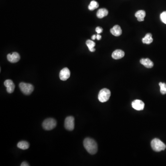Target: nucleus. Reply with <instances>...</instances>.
I'll list each match as a JSON object with an SVG mask.
<instances>
[{"label": "nucleus", "mask_w": 166, "mask_h": 166, "mask_svg": "<svg viewBox=\"0 0 166 166\" xmlns=\"http://www.w3.org/2000/svg\"><path fill=\"white\" fill-rule=\"evenodd\" d=\"M159 86L160 87V91L162 94H166V84L164 83L160 82L159 83Z\"/></svg>", "instance_id": "obj_20"}, {"label": "nucleus", "mask_w": 166, "mask_h": 166, "mask_svg": "<svg viewBox=\"0 0 166 166\" xmlns=\"http://www.w3.org/2000/svg\"><path fill=\"white\" fill-rule=\"evenodd\" d=\"M132 105L134 109L138 111L143 110L144 108V103L140 100H136L133 101Z\"/></svg>", "instance_id": "obj_9"}, {"label": "nucleus", "mask_w": 166, "mask_h": 166, "mask_svg": "<svg viewBox=\"0 0 166 166\" xmlns=\"http://www.w3.org/2000/svg\"><path fill=\"white\" fill-rule=\"evenodd\" d=\"M151 146L153 151L156 152H160L164 151L166 149V146L161 140L158 138H155L152 140Z\"/></svg>", "instance_id": "obj_2"}, {"label": "nucleus", "mask_w": 166, "mask_h": 166, "mask_svg": "<svg viewBox=\"0 0 166 166\" xmlns=\"http://www.w3.org/2000/svg\"><path fill=\"white\" fill-rule=\"evenodd\" d=\"M111 92L108 89L104 88L101 90L99 93L98 98L99 101L101 103L107 102L110 98Z\"/></svg>", "instance_id": "obj_3"}, {"label": "nucleus", "mask_w": 166, "mask_h": 166, "mask_svg": "<svg viewBox=\"0 0 166 166\" xmlns=\"http://www.w3.org/2000/svg\"><path fill=\"white\" fill-rule=\"evenodd\" d=\"M84 148L91 155L97 153L98 150V144L94 139L89 138H85L83 142Z\"/></svg>", "instance_id": "obj_1"}, {"label": "nucleus", "mask_w": 166, "mask_h": 166, "mask_svg": "<svg viewBox=\"0 0 166 166\" xmlns=\"http://www.w3.org/2000/svg\"><path fill=\"white\" fill-rule=\"evenodd\" d=\"M70 76V72L69 69L65 68L60 71V79L62 81H66L69 78Z\"/></svg>", "instance_id": "obj_7"}, {"label": "nucleus", "mask_w": 166, "mask_h": 166, "mask_svg": "<svg viewBox=\"0 0 166 166\" xmlns=\"http://www.w3.org/2000/svg\"><path fill=\"white\" fill-rule=\"evenodd\" d=\"M86 44L90 52H94L95 51V50L94 47L95 46V44L94 42L90 40H88L86 41Z\"/></svg>", "instance_id": "obj_18"}, {"label": "nucleus", "mask_w": 166, "mask_h": 166, "mask_svg": "<svg viewBox=\"0 0 166 166\" xmlns=\"http://www.w3.org/2000/svg\"><path fill=\"white\" fill-rule=\"evenodd\" d=\"M108 11L105 8H101L98 10L97 13V16L99 19H102L104 17L108 15Z\"/></svg>", "instance_id": "obj_16"}, {"label": "nucleus", "mask_w": 166, "mask_h": 166, "mask_svg": "<svg viewBox=\"0 0 166 166\" xmlns=\"http://www.w3.org/2000/svg\"><path fill=\"white\" fill-rule=\"evenodd\" d=\"M135 16L138 19V20L141 22L144 21V18L146 16V13L144 11L139 10L136 12Z\"/></svg>", "instance_id": "obj_14"}, {"label": "nucleus", "mask_w": 166, "mask_h": 166, "mask_svg": "<svg viewBox=\"0 0 166 166\" xmlns=\"http://www.w3.org/2000/svg\"><path fill=\"white\" fill-rule=\"evenodd\" d=\"M160 18H161L162 22L164 23V24H166V11L162 12L160 15Z\"/></svg>", "instance_id": "obj_21"}, {"label": "nucleus", "mask_w": 166, "mask_h": 166, "mask_svg": "<svg viewBox=\"0 0 166 166\" xmlns=\"http://www.w3.org/2000/svg\"><path fill=\"white\" fill-rule=\"evenodd\" d=\"M20 59V55L17 52H14L12 54H9L7 55V59L8 61L12 63L18 62Z\"/></svg>", "instance_id": "obj_8"}, {"label": "nucleus", "mask_w": 166, "mask_h": 166, "mask_svg": "<svg viewBox=\"0 0 166 166\" xmlns=\"http://www.w3.org/2000/svg\"><path fill=\"white\" fill-rule=\"evenodd\" d=\"M95 39H97V35H94L91 37V39L92 40H95Z\"/></svg>", "instance_id": "obj_25"}, {"label": "nucleus", "mask_w": 166, "mask_h": 166, "mask_svg": "<svg viewBox=\"0 0 166 166\" xmlns=\"http://www.w3.org/2000/svg\"><path fill=\"white\" fill-rule=\"evenodd\" d=\"M4 85L6 87L7 91L9 93H12L15 90V85L14 82L10 79H7L4 82Z\"/></svg>", "instance_id": "obj_10"}, {"label": "nucleus", "mask_w": 166, "mask_h": 166, "mask_svg": "<svg viewBox=\"0 0 166 166\" xmlns=\"http://www.w3.org/2000/svg\"><path fill=\"white\" fill-rule=\"evenodd\" d=\"M99 4L98 2L95 1H92L88 6V9L90 11H93L96 8H98Z\"/></svg>", "instance_id": "obj_19"}, {"label": "nucleus", "mask_w": 166, "mask_h": 166, "mask_svg": "<svg viewBox=\"0 0 166 166\" xmlns=\"http://www.w3.org/2000/svg\"><path fill=\"white\" fill-rule=\"evenodd\" d=\"M153 39L152 35L151 33H148L142 39L143 43L144 44H149L151 43H152Z\"/></svg>", "instance_id": "obj_15"}, {"label": "nucleus", "mask_w": 166, "mask_h": 166, "mask_svg": "<svg viewBox=\"0 0 166 166\" xmlns=\"http://www.w3.org/2000/svg\"><path fill=\"white\" fill-rule=\"evenodd\" d=\"M65 127L68 131H73L74 128V118L73 116H68L65 120Z\"/></svg>", "instance_id": "obj_6"}, {"label": "nucleus", "mask_w": 166, "mask_h": 166, "mask_svg": "<svg viewBox=\"0 0 166 166\" xmlns=\"http://www.w3.org/2000/svg\"><path fill=\"white\" fill-rule=\"evenodd\" d=\"M103 29L101 27L98 26L95 28V31L97 32L98 34H100L103 32Z\"/></svg>", "instance_id": "obj_22"}, {"label": "nucleus", "mask_w": 166, "mask_h": 166, "mask_svg": "<svg viewBox=\"0 0 166 166\" xmlns=\"http://www.w3.org/2000/svg\"><path fill=\"white\" fill-rule=\"evenodd\" d=\"M20 89L23 93L26 95H29L33 92L34 90V87L32 84L28 83L22 82L19 84Z\"/></svg>", "instance_id": "obj_4"}, {"label": "nucleus", "mask_w": 166, "mask_h": 166, "mask_svg": "<svg viewBox=\"0 0 166 166\" xmlns=\"http://www.w3.org/2000/svg\"><path fill=\"white\" fill-rule=\"evenodd\" d=\"M29 146H30L29 143L27 142V141H20L17 144V147L19 149H23V150L28 149L29 148Z\"/></svg>", "instance_id": "obj_17"}, {"label": "nucleus", "mask_w": 166, "mask_h": 166, "mask_svg": "<svg viewBox=\"0 0 166 166\" xmlns=\"http://www.w3.org/2000/svg\"><path fill=\"white\" fill-rule=\"evenodd\" d=\"M124 56V53L122 50H117L112 53V58L115 60L122 59Z\"/></svg>", "instance_id": "obj_11"}, {"label": "nucleus", "mask_w": 166, "mask_h": 166, "mask_svg": "<svg viewBox=\"0 0 166 166\" xmlns=\"http://www.w3.org/2000/svg\"><path fill=\"white\" fill-rule=\"evenodd\" d=\"M57 124L56 120L54 119L48 118L46 119L43 122V127L44 129L47 131H50L55 128Z\"/></svg>", "instance_id": "obj_5"}, {"label": "nucleus", "mask_w": 166, "mask_h": 166, "mask_svg": "<svg viewBox=\"0 0 166 166\" xmlns=\"http://www.w3.org/2000/svg\"><path fill=\"white\" fill-rule=\"evenodd\" d=\"M110 32L115 36H119L122 34V30L118 25H115L110 30Z\"/></svg>", "instance_id": "obj_13"}, {"label": "nucleus", "mask_w": 166, "mask_h": 166, "mask_svg": "<svg viewBox=\"0 0 166 166\" xmlns=\"http://www.w3.org/2000/svg\"><path fill=\"white\" fill-rule=\"evenodd\" d=\"M101 38H102V36L99 34H98L97 35V40H101Z\"/></svg>", "instance_id": "obj_24"}, {"label": "nucleus", "mask_w": 166, "mask_h": 166, "mask_svg": "<svg viewBox=\"0 0 166 166\" xmlns=\"http://www.w3.org/2000/svg\"><path fill=\"white\" fill-rule=\"evenodd\" d=\"M140 63L148 68H151L154 66L153 62L148 58H143L140 60Z\"/></svg>", "instance_id": "obj_12"}, {"label": "nucleus", "mask_w": 166, "mask_h": 166, "mask_svg": "<svg viewBox=\"0 0 166 166\" xmlns=\"http://www.w3.org/2000/svg\"><path fill=\"white\" fill-rule=\"evenodd\" d=\"M29 165L26 162H24L21 164V166H29Z\"/></svg>", "instance_id": "obj_23"}]
</instances>
